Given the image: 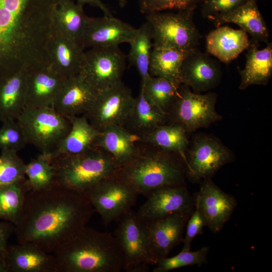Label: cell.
Wrapping results in <instances>:
<instances>
[{
    "instance_id": "cell-1",
    "label": "cell",
    "mask_w": 272,
    "mask_h": 272,
    "mask_svg": "<svg viewBox=\"0 0 272 272\" xmlns=\"http://www.w3.org/2000/svg\"><path fill=\"white\" fill-rule=\"evenodd\" d=\"M95 212L83 194L54 183L27 193L14 233L19 243L54 253L86 226Z\"/></svg>"
},
{
    "instance_id": "cell-2",
    "label": "cell",
    "mask_w": 272,
    "mask_h": 272,
    "mask_svg": "<svg viewBox=\"0 0 272 272\" xmlns=\"http://www.w3.org/2000/svg\"><path fill=\"white\" fill-rule=\"evenodd\" d=\"M57 272H120L123 256L114 235L85 226L55 252Z\"/></svg>"
},
{
    "instance_id": "cell-3",
    "label": "cell",
    "mask_w": 272,
    "mask_h": 272,
    "mask_svg": "<svg viewBox=\"0 0 272 272\" xmlns=\"http://www.w3.org/2000/svg\"><path fill=\"white\" fill-rule=\"evenodd\" d=\"M185 165L180 157L157 149H141L119 172L121 177L139 195L146 197L159 188L185 185Z\"/></svg>"
},
{
    "instance_id": "cell-4",
    "label": "cell",
    "mask_w": 272,
    "mask_h": 272,
    "mask_svg": "<svg viewBox=\"0 0 272 272\" xmlns=\"http://www.w3.org/2000/svg\"><path fill=\"white\" fill-rule=\"evenodd\" d=\"M54 183L83 194L103 180L119 173L121 167L108 152L93 147L79 154L51 159Z\"/></svg>"
},
{
    "instance_id": "cell-5",
    "label": "cell",
    "mask_w": 272,
    "mask_h": 272,
    "mask_svg": "<svg viewBox=\"0 0 272 272\" xmlns=\"http://www.w3.org/2000/svg\"><path fill=\"white\" fill-rule=\"evenodd\" d=\"M193 11L146 15L152 30L153 47L188 51L197 49L201 36L193 22Z\"/></svg>"
},
{
    "instance_id": "cell-6",
    "label": "cell",
    "mask_w": 272,
    "mask_h": 272,
    "mask_svg": "<svg viewBox=\"0 0 272 272\" xmlns=\"http://www.w3.org/2000/svg\"><path fill=\"white\" fill-rule=\"evenodd\" d=\"M28 144L48 155L69 132V119L53 107H25L17 118Z\"/></svg>"
},
{
    "instance_id": "cell-7",
    "label": "cell",
    "mask_w": 272,
    "mask_h": 272,
    "mask_svg": "<svg viewBox=\"0 0 272 272\" xmlns=\"http://www.w3.org/2000/svg\"><path fill=\"white\" fill-rule=\"evenodd\" d=\"M114 236L121 249L123 269L127 272H147L156 265L148 238L147 223L130 210L117 222Z\"/></svg>"
},
{
    "instance_id": "cell-8",
    "label": "cell",
    "mask_w": 272,
    "mask_h": 272,
    "mask_svg": "<svg viewBox=\"0 0 272 272\" xmlns=\"http://www.w3.org/2000/svg\"><path fill=\"white\" fill-rule=\"evenodd\" d=\"M83 194L108 227L118 222L137 203L139 195L119 173L100 181Z\"/></svg>"
},
{
    "instance_id": "cell-9",
    "label": "cell",
    "mask_w": 272,
    "mask_h": 272,
    "mask_svg": "<svg viewBox=\"0 0 272 272\" xmlns=\"http://www.w3.org/2000/svg\"><path fill=\"white\" fill-rule=\"evenodd\" d=\"M217 100L215 93H196L182 84L178 96L167 113L168 120L182 125L187 133L207 127L222 119L216 110Z\"/></svg>"
},
{
    "instance_id": "cell-10",
    "label": "cell",
    "mask_w": 272,
    "mask_h": 272,
    "mask_svg": "<svg viewBox=\"0 0 272 272\" xmlns=\"http://www.w3.org/2000/svg\"><path fill=\"white\" fill-rule=\"evenodd\" d=\"M125 59L118 47L90 48L79 75L99 94L121 82Z\"/></svg>"
},
{
    "instance_id": "cell-11",
    "label": "cell",
    "mask_w": 272,
    "mask_h": 272,
    "mask_svg": "<svg viewBox=\"0 0 272 272\" xmlns=\"http://www.w3.org/2000/svg\"><path fill=\"white\" fill-rule=\"evenodd\" d=\"M186 152V173L193 181L211 179L233 159L230 150L220 141L206 134L196 136Z\"/></svg>"
},
{
    "instance_id": "cell-12",
    "label": "cell",
    "mask_w": 272,
    "mask_h": 272,
    "mask_svg": "<svg viewBox=\"0 0 272 272\" xmlns=\"http://www.w3.org/2000/svg\"><path fill=\"white\" fill-rule=\"evenodd\" d=\"M134 99L131 90L121 81L99 93L90 109L84 115L99 131L112 125L124 126Z\"/></svg>"
},
{
    "instance_id": "cell-13",
    "label": "cell",
    "mask_w": 272,
    "mask_h": 272,
    "mask_svg": "<svg viewBox=\"0 0 272 272\" xmlns=\"http://www.w3.org/2000/svg\"><path fill=\"white\" fill-rule=\"evenodd\" d=\"M136 212L145 222L160 219L174 214L191 215L194 199L185 185L166 186L151 192Z\"/></svg>"
},
{
    "instance_id": "cell-14",
    "label": "cell",
    "mask_w": 272,
    "mask_h": 272,
    "mask_svg": "<svg viewBox=\"0 0 272 272\" xmlns=\"http://www.w3.org/2000/svg\"><path fill=\"white\" fill-rule=\"evenodd\" d=\"M137 28L112 16L87 17L80 41L85 48L118 47L129 43Z\"/></svg>"
},
{
    "instance_id": "cell-15",
    "label": "cell",
    "mask_w": 272,
    "mask_h": 272,
    "mask_svg": "<svg viewBox=\"0 0 272 272\" xmlns=\"http://www.w3.org/2000/svg\"><path fill=\"white\" fill-rule=\"evenodd\" d=\"M194 202L203 217L206 226L214 233L222 229L237 205L234 197L221 189L211 179L201 181Z\"/></svg>"
},
{
    "instance_id": "cell-16",
    "label": "cell",
    "mask_w": 272,
    "mask_h": 272,
    "mask_svg": "<svg viewBox=\"0 0 272 272\" xmlns=\"http://www.w3.org/2000/svg\"><path fill=\"white\" fill-rule=\"evenodd\" d=\"M26 78L27 108L53 107L66 80L50 64L27 71Z\"/></svg>"
},
{
    "instance_id": "cell-17",
    "label": "cell",
    "mask_w": 272,
    "mask_h": 272,
    "mask_svg": "<svg viewBox=\"0 0 272 272\" xmlns=\"http://www.w3.org/2000/svg\"><path fill=\"white\" fill-rule=\"evenodd\" d=\"M190 215L174 214L157 220L146 222L149 243L156 262L168 256L183 241V232Z\"/></svg>"
},
{
    "instance_id": "cell-18",
    "label": "cell",
    "mask_w": 272,
    "mask_h": 272,
    "mask_svg": "<svg viewBox=\"0 0 272 272\" xmlns=\"http://www.w3.org/2000/svg\"><path fill=\"white\" fill-rule=\"evenodd\" d=\"M221 77L218 63L197 49L185 58L182 68L181 84L191 88L194 92L208 91L216 87Z\"/></svg>"
},
{
    "instance_id": "cell-19",
    "label": "cell",
    "mask_w": 272,
    "mask_h": 272,
    "mask_svg": "<svg viewBox=\"0 0 272 272\" xmlns=\"http://www.w3.org/2000/svg\"><path fill=\"white\" fill-rule=\"evenodd\" d=\"M49 63L65 79L79 75L84 56V49L54 27L47 45Z\"/></svg>"
},
{
    "instance_id": "cell-20",
    "label": "cell",
    "mask_w": 272,
    "mask_h": 272,
    "mask_svg": "<svg viewBox=\"0 0 272 272\" xmlns=\"http://www.w3.org/2000/svg\"><path fill=\"white\" fill-rule=\"evenodd\" d=\"M4 259L9 272H57L55 256L30 243L8 245Z\"/></svg>"
},
{
    "instance_id": "cell-21",
    "label": "cell",
    "mask_w": 272,
    "mask_h": 272,
    "mask_svg": "<svg viewBox=\"0 0 272 272\" xmlns=\"http://www.w3.org/2000/svg\"><path fill=\"white\" fill-rule=\"evenodd\" d=\"M98 94L78 75L65 80L53 107L65 116L84 115L90 109Z\"/></svg>"
},
{
    "instance_id": "cell-22",
    "label": "cell",
    "mask_w": 272,
    "mask_h": 272,
    "mask_svg": "<svg viewBox=\"0 0 272 272\" xmlns=\"http://www.w3.org/2000/svg\"><path fill=\"white\" fill-rule=\"evenodd\" d=\"M138 140L123 126L112 125L99 131L93 146L108 152L122 167L139 154L141 149L136 145Z\"/></svg>"
},
{
    "instance_id": "cell-23",
    "label": "cell",
    "mask_w": 272,
    "mask_h": 272,
    "mask_svg": "<svg viewBox=\"0 0 272 272\" xmlns=\"http://www.w3.org/2000/svg\"><path fill=\"white\" fill-rule=\"evenodd\" d=\"M250 44L245 31L228 26L218 27L206 37L208 52L225 63L236 59Z\"/></svg>"
},
{
    "instance_id": "cell-24",
    "label": "cell",
    "mask_w": 272,
    "mask_h": 272,
    "mask_svg": "<svg viewBox=\"0 0 272 272\" xmlns=\"http://www.w3.org/2000/svg\"><path fill=\"white\" fill-rule=\"evenodd\" d=\"M256 1L248 0L235 10L217 17L212 21L217 27L226 23L235 24L251 36L253 42L268 43V29L258 10Z\"/></svg>"
},
{
    "instance_id": "cell-25",
    "label": "cell",
    "mask_w": 272,
    "mask_h": 272,
    "mask_svg": "<svg viewBox=\"0 0 272 272\" xmlns=\"http://www.w3.org/2000/svg\"><path fill=\"white\" fill-rule=\"evenodd\" d=\"M71 126L69 132L47 155L50 159L82 153L93 147L99 131L84 115L66 116Z\"/></svg>"
},
{
    "instance_id": "cell-26",
    "label": "cell",
    "mask_w": 272,
    "mask_h": 272,
    "mask_svg": "<svg viewBox=\"0 0 272 272\" xmlns=\"http://www.w3.org/2000/svg\"><path fill=\"white\" fill-rule=\"evenodd\" d=\"M258 43L250 42L248 47L244 68L240 71V90L253 85H265L272 76V43L268 42L259 49Z\"/></svg>"
},
{
    "instance_id": "cell-27",
    "label": "cell",
    "mask_w": 272,
    "mask_h": 272,
    "mask_svg": "<svg viewBox=\"0 0 272 272\" xmlns=\"http://www.w3.org/2000/svg\"><path fill=\"white\" fill-rule=\"evenodd\" d=\"M26 72L22 70L0 80V121L17 118L25 108Z\"/></svg>"
},
{
    "instance_id": "cell-28",
    "label": "cell",
    "mask_w": 272,
    "mask_h": 272,
    "mask_svg": "<svg viewBox=\"0 0 272 272\" xmlns=\"http://www.w3.org/2000/svg\"><path fill=\"white\" fill-rule=\"evenodd\" d=\"M187 133L182 125L175 123L168 124L166 123L139 138L138 142L165 152L178 154L186 165V152L189 145Z\"/></svg>"
},
{
    "instance_id": "cell-29",
    "label": "cell",
    "mask_w": 272,
    "mask_h": 272,
    "mask_svg": "<svg viewBox=\"0 0 272 272\" xmlns=\"http://www.w3.org/2000/svg\"><path fill=\"white\" fill-rule=\"evenodd\" d=\"M193 51L153 47L149 69L150 75L165 78L179 87L183 62Z\"/></svg>"
},
{
    "instance_id": "cell-30",
    "label": "cell",
    "mask_w": 272,
    "mask_h": 272,
    "mask_svg": "<svg viewBox=\"0 0 272 272\" xmlns=\"http://www.w3.org/2000/svg\"><path fill=\"white\" fill-rule=\"evenodd\" d=\"M167 120V114L148 102L141 90L124 127L140 138Z\"/></svg>"
},
{
    "instance_id": "cell-31",
    "label": "cell",
    "mask_w": 272,
    "mask_h": 272,
    "mask_svg": "<svg viewBox=\"0 0 272 272\" xmlns=\"http://www.w3.org/2000/svg\"><path fill=\"white\" fill-rule=\"evenodd\" d=\"M87 17L83 6L73 0H59L53 14L54 27L80 45Z\"/></svg>"
},
{
    "instance_id": "cell-32",
    "label": "cell",
    "mask_w": 272,
    "mask_h": 272,
    "mask_svg": "<svg viewBox=\"0 0 272 272\" xmlns=\"http://www.w3.org/2000/svg\"><path fill=\"white\" fill-rule=\"evenodd\" d=\"M129 44L130 47L128 60L137 68L142 79V84L144 83L150 76L149 64L153 47L152 30L147 21L137 28Z\"/></svg>"
},
{
    "instance_id": "cell-33",
    "label": "cell",
    "mask_w": 272,
    "mask_h": 272,
    "mask_svg": "<svg viewBox=\"0 0 272 272\" xmlns=\"http://www.w3.org/2000/svg\"><path fill=\"white\" fill-rule=\"evenodd\" d=\"M30 188L26 178L0 187V220L16 224L19 221L25 198Z\"/></svg>"
},
{
    "instance_id": "cell-34",
    "label": "cell",
    "mask_w": 272,
    "mask_h": 272,
    "mask_svg": "<svg viewBox=\"0 0 272 272\" xmlns=\"http://www.w3.org/2000/svg\"><path fill=\"white\" fill-rule=\"evenodd\" d=\"M179 87L165 78L150 75L141 90L148 102L167 114L178 96Z\"/></svg>"
},
{
    "instance_id": "cell-35",
    "label": "cell",
    "mask_w": 272,
    "mask_h": 272,
    "mask_svg": "<svg viewBox=\"0 0 272 272\" xmlns=\"http://www.w3.org/2000/svg\"><path fill=\"white\" fill-rule=\"evenodd\" d=\"M25 176L30 190L47 188L54 183V169L51 159L40 154L25 166Z\"/></svg>"
},
{
    "instance_id": "cell-36",
    "label": "cell",
    "mask_w": 272,
    "mask_h": 272,
    "mask_svg": "<svg viewBox=\"0 0 272 272\" xmlns=\"http://www.w3.org/2000/svg\"><path fill=\"white\" fill-rule=\"evenodd\" d=\"M210 247L203 246L200 249L191 251L181 250L177 255L159 260L153 269V272H167L184 266L197 265L198 266L207 262Z\"/></svg>"
},
{
    "instance_id": "cell-37",
    "label": "cell",
    "mask_w": 272,
    "mask_h": 272,
    "mask_svg": "<svg viewBox=\"0 0 272 272\" xmlns=\"http://www.w3.org/2000/svg\"><path fill=\"white\" fill-rule=\"evenodd\" d=\"M25 166L17 152L1 150L0 187L15 183L25 178Z\"/></svg>"
},
{
    "instance_id": "cell-38",
    "label": "cell",
    "mask_w": 272,
    "mask_h": 272,
    "mask_svg": "<svg viewBox=\"0 0 272 272\" xmlns=\"http://www.w3.org/2000/svg\"><path fill=\"white\" fill-rule=\"evenodd\" d=\"M0 128V149L18 152L28 144L24 131L16 119L2 122Z\"/></svg>"
},
{
    "instance_id": "cell-39",
    "label": "cell",
    "mask_w": 272,
    "mask_h": 272,
    "mask_svg": "<svg viewBox=\"0 0 272 272\" xmlns=\"http://www.w3.org/2000/svg\"><path fill=\"white\" fill-rule=\"evenodd\" d=\"M141 13L145 15L166 10H193L203 0H138Z\"/></svg>"
},
{
    "instance_id": "cell-40",
    "label": "cell",
    "mask_w": 272,
    "mask_h": 272,
    "mask_svg": "<svg viewBox=\"0 0 272 272\" xmlns=\"http://www.w3.org/2000/svg\"><path fill=\"white\" fill-rule=\"evenodd\" d=\"M248 0H203L201 13L203 17L213 20L215 18L229 13Z\"/></svg>"
},
{
    "instance_id": "cell-41",
    "label": "cell",
    "mask_w": 272,
    "mask_h": 272,
    "mask_svg": "<svg viewBox=\"0 0 272 272\" xmlns=\"http://www.w3.org/2000/svg\"><path fill=\"white\" fill-rule=\"evenodd\" d=\"M205 226L203 217L197 204L194 202V209L186 225L185 236L183 241V247L182 250H190L191 242L197 235L202 234V230Z\"/></svg>"
},
{
    "instance_id": "cell-42",
    "label": "cell",
    "mask_w": 272,
    "mask_h": 272,
    "mask_svg": "<svg viewBox=\"0 0 272 272\" xmlns=\"http://www.w3.org/2000/svg\"><path fill=\"white\" fill-rule=\"evenodd\" d=\"M15 232V225L12 223L0 221V256L4 259L10 238Z\"/></svg>"
},
{
    "instance_id": "cell-43",
    "label": "cell",
    "mask_w": 272,
    "mask_h": 272,
    "mask_svg": "<svg viewBox=\"0 0 272 272\" xmlns=\"http://www.w3.org/2000/svg\"><path fill=\"white\" fill-rule=\"evenodd\" d=\"M76 1V3L84 7L85 5L88 4L91 6L96 7L102 11L104 15L111 16L112 14L110 9L105 5L102 0H73Z\"/></svg>"
},
{
    "instance_id": "cell-44",
    "label": "cell",
    "mask_w": 272,
    "mask_h": 272,
    "mask_svg": "<svg viewBox=\"0 0 272 272\" xmlns=\"http://www.w3.org/2000/svg\"><path fill=\"white\" fill-rule=\"evenodd\" d=\"M0 272H9L5 259L0 256Z\"/></svg>"
},
{
    "instance_id": "cell-45",
    "label": "cell",
    "mask_w": 272,
    "mask_h": 272,
    "mask_svg": "<svg viewBox=\"0 0 272 272\" xmlns=\"http://www.w3.org/2000/svg\"><path fill=\"white\" fill-rule=\"evenodd\" d=\"M117 1L121 7H124L127 3V0H117Z\"/></svg>"
}]
</instances>
